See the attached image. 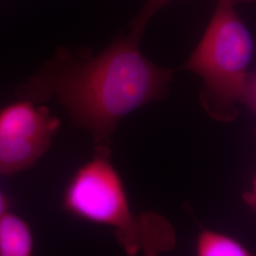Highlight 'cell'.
<instances>
[{
  "label": "cell",
  "instance_id": "ba28073f",
  "mask_svg": "<svg viewBox=\"0 0 256 256\" xmlns=\"http://www.w3.org/2000/svg\"><path fill=\"white\" fill-rule=\"evenodd\" d=\"M246 104L256 113V76H252V78Z\"/></svg>",
  "mask_w": 256,
  "mask_h": 256
},
{
  "label": "cell",
  "instance_id": "277c9868",
  "mask_svg": "<svg viewBox=\"0 0 256 256\" xmlns=\"http://www.w3.org/2000/svg\"><path fill=\"white\" fill-rule=\"evenodd\" d=\"M61 120L45 106L19 99L0 110V174H18L50 147Z\"/></svg>",
  "mask_w": 256,
  "mask_h": 256
},
{
  "label": "cell",
  "instance_id": "30bf717a",
  "mask_svg": "<svg viewBox=\"0 0 256 256\" xmlns=\"http://www.w3.org/2000/svg\"><path fill=\"white\" fill-rule=\"evenodd\" d=\"M248 202L256 209V180H254V182L252 191L250 192L248 196Z\"/></svg>",
  "mask_w": 256,
  "mask_h": 256
},
{
  "label": "cell",
  "instance_id": "7a4b0ae2",
  "mask_svg": "<svg viewBox=\"0 0 256 256\" xmlns=\"http://www.w3.org/2000/svg\"><path fill=\"white\" fill-rule=\"evenodd\" d=\"M110 146H96L92 160L79 167L63 196L64 210L81 220L113 228L128 256H155L174 247V230L155 214H135Z\"/></svg>",
  "mask_w": 256,
  "mask_h": 256
},
{
  "label": "cell",
  "instance_id": "5b68a950",
  "mask_svg": "<svg viewBox=\"0 0 256 256\" xmlns=\"http://www.w3.org/2000/svg\"><path fill=\"white\" fill-rule=\"evenodd\" d=\"M34 240L27 221L6 210L0 216V256H28Z\"/></svg>",
  "mask_w": 256,
  "mask_h": 256
},
{
  "label": "cell",
  "instance_id": "52a82bcc",
  "mask_svg": "<svg viewBox=\"0 0 256 256\" xmlns=\"http://www.w3.org/2000/svg\"><path fill=\"white\" fill-rule=\"evenodd\" d=\"M173 0H146L144 5L137 14V16L133 20L132 30L130 32L142 36L144 28L146 27L150 19L154 16L156 12H158L165 5ZM238 0H236V2ZM242 1V0H241Z\"/></svg>",
  "mask_w": 256,
  "mask_h": 256
},
{
  "label": "cell",
  "instance_id": "8fae6325",
  "mask_svg": "<svg viewBox=\"0 0 256 256\" xmlns=\"http://www.w3.org/2000/svg\"><path fill=\"white\" fill-rule=\"evenodd\" d=\"M246 1H250V0H246Z\"/></svg>",
  "mask_w": 256,
  "mask_h": 256
},
{
  "label": "cell",
  "instance_id": "8992f818",
  "mask_svg": "<svg viewBox=\"0 0 256 256\" xmlns=\"http://www.w3.org/2000/svg\"><path fill=\"white\" fill-rule=\"evenodd\" d=\"M198 256H247L250 252L236 239L212 230H203L196 240Z\"/></svg>",
  "mask_w": 256,
  "mask_h": 256
},
{
  "label": "cell",
  "instance_id": "9c48e42d",
  "mask_svg": "<svg viewBox=\"0 0 256 256\" xmlns=\"http://www.w3.org/2000/svg\"><path fill=\"white\" fill-rule=\"evenodd\" d=\"M8 210H9V200L7 196L0 190V216Z\"/></svg>",
  "mask_w": 256,
  "mask_h": 256
},
{
  "label": "cell",
  "instance_id": "6da1fadb",
  "mask_svg": "<svg viewBox=\"0 0 256 256\" xmlns=\"http://www.w3.org/2000/svg\"><path fill=\"white\" fill-rule=\"evenodd\" d=\"M140 37L130 32L95 57L63 52L16 94L36 104L55 99L95 146H110L120 120L162 99L173 79L172 70L156 66L140 52Z\"/></svg>",
  "mask_w": 256,
  "mask_h": 256
},
{
  "label": "cell",
  "instance_id": "3957f363",
  "mask_svg": "<svg viewBox=\"0 0 256 256\" xmlns=\"http://www.w3.org/2000/svg\"><path fill=\"white\" fill-rule=\"evenodd\" d=\"M236 0H218L210 23L184 68L204 84L202 102L212 117L228 120L247 102L254 44L234 9Z\"/></svg>",
  "mask_w": 256,
  "mask_h": 256
}]
</instances>
